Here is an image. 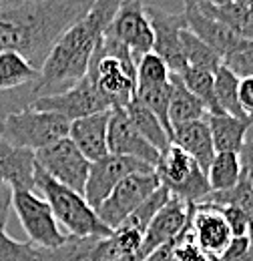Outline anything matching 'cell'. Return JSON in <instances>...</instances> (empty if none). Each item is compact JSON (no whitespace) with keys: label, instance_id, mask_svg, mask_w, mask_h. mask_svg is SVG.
Wrapping results in <instances>:
<instances>
[{"label":"cell","instance_id":"24","mask_svg":"<svg viewBox=\"0 0 253 261\" xmlns=\"http://www.w3.org/2000/svg\"><path fill=\"white\" fill-rule=\"evenodd\" d=\"M195 4V2H191ZM197 6L211 18L219 20L221 24L229 27L233 33H237L241 38L253 40V12L241 2H229V4H207V2H197Z\"/></svg>","mask_w":253,"mask_h":261},{"label":"cell","instance_id":"41","mask_svg":"<svg viewBox=\"0 0 253 261\" xmlns=\"http://www.w3.org/2000/svg\"><path fill=\"white\" fill-rule=\"evenodd\" d=\"M183 2H207V4H217V6H221V4H229V2H233V0H183Z\"/></svg>","mask_w":253,"mask_h":261},{"label":"cell","instance_id":"33","mask_svg":"<svg viewBox=\"0 0 253 261\" xmlns=\"http://www.w3.org/2000/svg\"><path fill=\"white\" fill-rule=\"evenodd\" d=\"M223 65L227 66L235 76L245 79V76H253V40L243 38L225 59Z\"/></svg>","mask_w":253,"mask_h":261},{"label":"cell","instance_id":"15","mask_svg":"<svg viewBox=\"0 0 253 261\" xmlns=\"http://www.w3.org/2000/svg\"><path fill=\"white\" fill-rule=\"evenodd\" d=\"M107 147L111 155L133 157L143 163L157 165L159 153L157 149L135 129L125 109H111L109 117V130H107Z\"/></svg>","mask_w":253,"mask_h":261},{"label":"cell","instance_id":"22","mask_svg":"<svg viewBox=\"0 0 253 261\" xmlns=\"http://www.w3.org/2000/svg\"><path fill=\"white\" fill-rule=\"evenodd\" d=\"M209 111L207 107L191 93L183 85L181 76L177 72H171V100H169V123L171 129L185 125L191 121L207 119Z\"/></svg>","mask_w":253,"mask_h":261},{"label":"cell","instance_id":"14","mask_svg":"<svg viewBox=\"0 0 253 261\" xmlns=\"http://www.w3.org/2000/svg\"><path fill=\"white\" fill-rule=\"evenodd\" d=\"M189 233L197 249L209 261H217L229 247L233 235L223 219L221 211L213 205H191Z\"/></svg>","mask_w":253,"mask_h":261},{"label":"cell","instance_id":"18","mask_svg":"<svg viewBox=\"0 0 253 261\" xmlns=\"http://www.w3.org/2000/svg\"><path fill=\"white\" fill-rule=\"evenodd\" d=\"M183 14H185V20H187V29L195 36H199L205 44H209L215 53H219L221 59H225L243 40L239 34L233 33L229 27H225L219 20L207 16L197 4L185 2Z\"/></svg>","mask_w":253,"mask_h":261},{"label":"cell","instance_id":"9","mask_svg":"<svg viewBox=\"0 0 253 261\" xmlns=\"http://www.w3.org/2000/svg\"><path fill=\"white\" fill-rule=\"evenodd\" d=\"M159 187H161V183H159L155 171L129 175L109 193V197L100 205H96V215L100 217V221L107 227H119L147 197L157 191Z\"/></svg>","mask_w":253,"mask_h":261},{"label":"cell","instance_id":"34","mask_svg":"<svg viewBox=\"0 0 253 261\" xmlns=\"http://www.w3.org/2000/svg\"><path fill=\"white\" fill-rule=\"evenodd\" d=\"M0 261H36V247L31 241H16L0 229Z\"/></svg>","mask_w":253,"mask_h":261},{"label":"cell","instance_id":"11","mask_svg":"<svg viewBox=\"0 0 253 261\" xmlns=\"http://www.w3.org/2000/svg\"><path fill=\"white\" fill-rule=\"evenodd\" d=\"M145 12L153 27V53L165 61L171 72H183L187 68L181 48V31L187 29L185 14L169 12L155 4H145Z\"/></svg>","mask_w":253,"mask_h":261},{"label":"cell","instance_id":"2","mask_svg":"<svg viewBox=\"0 0 253 261\" xmlns=\"http://www.w3.org/2000/svg\"><path fill=\"white\" fill-rule=\"evenodd\" d=\"M121 2L93 0L87 14L57 38L40 66V97L63 93L87 74L96 42L109 29Z\"/></svg>","mask_w":253,"mask_h":261},{"label":"cell","instance_id":"19","mask_svg":"<svg viewBox=\"0 0 253 261\" xmlns=\"http://www.w3.org/2000/svg\"><path fill=\"white\" fill-rule=\"evenodd\" d=\"M34 151L16 147L0 137V179H4L14 191H34Z\"/></svg>","mask_w":253,"mask_h":261},{"label":"cell","instance_id":"43","mask_svg":"<svg viewBox=\"0 0 253 261\" xmlns=\"http://www.w3.org/2000/svg\"><path fill=\"white\" fill-rule=\"evenodd\" d=\"M117 261H137L135 257H123V259H117Z\"/></svg>","mask_w":253,"mask_h":261},{"label":"cell","instance_id":"21","mask_svg":"<svg viewBox=\"0 0 253 261\" xmlns=\"http://www.w3.org/2000/svg\"><path fill=\"white\" fill-rule=\"evenodd\" d=\"M215 153H239L247 141V130L253 127V119H239L231 115H209L207 117Z\"/></svg>","mask_w":253,"mask_h":261},{"label":"cell","instance_id":"5","mask_svg":"<svg viewBox=\"0 0 253 261\" xmlns=\"http://www.w3.org/2000/svg\"><path fill=\"white\" fill-rule=\"evenodd\" d=\"M70 121L50 111H38L34 107H24L20 111L10 113L0 129V137L8 143L29 149L40 151L64 137H68Z\"/></svg>","mask_w":253,"mask_h":261},{"label":"cell","instance_id":"3","mask_svg":"<svg viewBox=\"0 0 253 261\" xmlns=\"http://www.w3.org/2000/svg\"><path fill=\"white\" fill-rule=\"evenodd\" d=\"M87 76L111 109H125L137 93V61L123 42L103 34L96 42Z\"/></svg>","mask_w":253,"mask_h":261},{"label":"cell","instance_id":"10","mask_svg":"<svg viewBox=\"0 0 253 261\" xmlns=\"http://www.w3.org/2000/svg\"><path fill=\"white\" fill-rule=\"evenodd\" d=\"M105 33L123 42L135 61H139L147 53H153V27L145 12L143 0H123Z\"/></svg>","mask_w":253,"mask_h":261},{"label":"cell","instance_id":"39","mask_svg":"<svg viewBox=\"0 0 253 261\" xmlns=\"http://www.w3.org/2000/svg\"><path fill=\"white\" fill-rule=\"evenodd\" d=\"M239 105L243 113L253 119V76L239 79Z\"/></svg>","mask_w":253,"mask_h":261},{"label":"cell","instance_id":"40","mask_svg":"<svg viewBox=\"0 0 253 261\" xmlns=\"http://www.w3.org/2000/svg\"><path fill=\"white\" fill-rule=\"evenodd\" d=\"M239 161H241V171L245 177L253 179V137L247 139L239 151Z\"/></svg>","mask_w":253,"mask_h":261},{"label":"cell","instance_id":"37","mask_svg":"<svg viewBox=\"0 0 253 261\" xmlns=\"http://www.w3.org/2000/svg\"><path fill=\"white\" fill-rule=\"evenodd\" d=\"M217 261H253V251L247 237H233L229 247Z\"/></svg>","mask_w":253,"mask_h":261},{"label":"cell","instance_id":"30","mask_svg":"<svg viewBox=\"0 0 253 261\" xmlns=\"http://www.w3.org/2000/svg\"><path fill=\"white\" fill-rule=\"evenodd\" d=\"M179 76H181L183 85H185L191 93L207 107L209 115H223L221 109H219L217 102H215V93H213V72L187 66L183 72H179Z\"/></svg>","mask_w":253,"mask_h":261},{"label":"cell","instance_id":"7","mask_svg":"<svg viewBox=\"0 0 253 261\" xmlns=\"http://www.w3.org/2000/svg\"><path fill=\"white\" fill-rule=\"evenodd\" d=\"M12 209L34 247L50 249L64 241L66 235L61 231L44 197H38L34 191H14Z\"/></svg>","mask_w":253,"mask_h":261},{"label":"cell","instance_id":"36","mask_svg":"<svg viewBox=\"0 0 253 261\" xmlns=\"http://www.w3.org/2000/svg\"><path fill=\"white\" fill-rule=\"evenodd\" d=\"M171 261H209L199 249H197V245L193 243L189 227H187V231L179 237V241H177V245H175V249H173Z\"/></svg>","mask_w":253,"mask_h":261},{"label":"cell","instance_id":"6","mask_svg":"<svg viewBox=\"0 0 253 261\" xmlns=\"http://www.w3.org/2000/svg\"><path fill=\"white\" fill-rule=\"evenodd\" d=\"M155 173L161 187H165L171 197H177L189 205H197L203 197L211 193L205 171L189 153L173 143L159 155Z\"/></svg>","mask_w":253,"mask_h":261},{"label":"cell","instance_id":"44","mask_svg":"<svg viewBox=\"0 0 253 261\" xmlns=\"http://www.w3.org/2000/svg\"><path fill=\"white\" fill-rule=\"evenodd\" d=\"M251 181H253V179H251Z\"/></svg>","mask_w":253,"mask_h":261},{"label":"cell","instance_id":"26","mask_svg":"<svg viewBox=\"0 0 253 261\" xmlns=\"http://www.w3.org/2000/svg\"><path fill=\"white\" fill-rule=\"evenodd\" d=\"M213 93H215V102L223 115L247 119V115L239 105V76H235L225 65L213 72Z\"/></svg>","mask_w":253,"mask_h":261},{"label":"cell","instance_id":"25","mask_svg":"<svg viewBox=\"0 0 253 261\" xmlns=\"http://www.w3.org/2000/svg\"><path fill=\"white\" fill-rule=\"evenodd\" d=\"M125 111L129 119H131V123L135 125V129L139 130L159 153H163L171 145V135L161 125V121L155 117V113H151L139 98H133L125 107Z\"/></svg>","mask_w":253,"mask_h":261},{"label":"cell","instance_id":"42","mask_svg":"<svg viewBox=\"0 0 253 261\" xmlns=\"http://www.w3.org/2000/svg\"><path fill=\"white\" fill-rule=\"evenodd\" d=\"M247 239H249V247H251V251H253V223H251V227H249V233H247Z\"/></svg>","mask_w":253,"mask_h":261},{"label":"cell","instance_id":"27","mask_svg":"<svg viewBox=\"0 0 253 261\" xmlns=\"http://www.w3.org/2000/svg\"><path fill=\"white\" fill-rule=\"evenodd\" d=\"M211 191H227L241 179V161L239 153H215L209 169L205 171Z\"/></svg>","mask_w":253,"mask_h":261},{"label":"cell","instance_id":"8","mask_svg":"<svg viewBox=\"0 0 253 261\" xmlns=\"http://www.w3.org/2000/svg\"><path fill=\"white\" fill-rule=\"evenodd\" d=\"M34 157H36V165L55 181H59L61 185L77 193L85 191L89 171H91V161L77 149V145L68 137L36 151Z\"/></svg>","mask_w":253,"mask_h":261},{"label":"cell","instance_id":"12","mask_svg":"<svg viewBox=\"0 0 253 261\" xmlns=\"http://www.w3.org/2000/svg\"><path fill=\"white\" fill-rule=\"evenodd\" d=\"M32 107L38 109V111L57 113V115H61L68 121H77V119H83V117H89V115L111 109L107 105V100L103 98V95L98 93L95 83L87 74L63 93L36 98L32 102Z\"/></svg>","mask_w":253,"mask_h":261},{"label":"cell","instance_id":"31","mask_svg":"<svg viewBox=\"0 0 253 261\" xmlns=\"http://www.w3.org/2000/svg\"><path fill=\"white\" fill-rule=\"evenodd\" d=\"M135 98H139L151 113H155L161 125L169 135H173L169 123V100H171V79L165 85H151V87H137Z\"/></svg>","mask_w":253,"mask_h":261},{"label":"cell","instance_id":"13","mask_svg":"<svg viewBox=\"0 0 253 261\" xmlns=\"http://www.w3.org/2000/svg\"><path fill=\"white\" fill-rule=\"evenodd\" d=\"M149 171H155V167L149 163H143L139 159H133V157H121V155H111L109 153L107 157L91 163L89 179H87L83 195L89 201L91 207H96L129 175L149 173Z\"/></svg>","mask_w":253,"mask_h":261},{"label":"cell","instance_id":"17","mask_svg":"<svg viewBox=\"0 0 253 261\" xmlns=\"http://www.w3.org/2000/svg\"><path fill=\"white\" fill-rule=\"evenodd\" d=\"M109 117H111V109L83 117V119H77V121H70L68 139L77 145V149L91 163L109 155V147H107Z\"/></svg>","mask_w":253,"mask_h":261},{"label":"cell","instance_id":"35","mask_svg":"<svg viewBox=\"0 0 253 261\" xmlns=\"http://www.w3.org/2000/svg\"><path fill=\"white\" fill-rule=\"evenodd\" d=\"M221 211L223 219L227 223V227L231 231L233 237H247L249 227H251V219L247 217L245 211H241L239 207H217Z\"/></svg>","mask_w":253,"mask_h":261},{"label":"cell","instance_id":"4","mask_svg":"<svg viewBox=\"0 0 253 261\" xmlns=\"http://www.w3.org/2000/svg\"><path fill=\"white\" fill-rule=\"evenodd\" d=\"M34 191H40L53 209L57 223H61L68 235L77 237H109L113 229L107 227L96 215L95 207L89 205L83 193H77L55 181L38 165L34 171Z\"/></svg>","mask_w":253,"mask_h":261},{"label":"cell","instance_id":"1","mask_svg":"<svg viewBox=\"0 0 253 261\" xmlns=\"http://www.w3.org/2000/svg\"><path fill=\"white\" fill-rule=\"evenodd\" d=\"M93 0H0V129L40 98V66Z\"/></svg>","mask_w":253,"mask_h":261},{"label":"cell","instance_id":"32","mask_svg":"<svg viewBox=\"0 0 253 261\" xmlns=\"http://www.w3.org/2000/svg\"><path fill=\"white\" fill-rule=\"evenodd\" d=\"M171 79V70L165 61L155 53H147L137 61V87H151L165 85Z\"/></svg>","mask_w":253,"mask_h":261},{"label":"cell","instance_id":"29","mask_svg":"<svg viewBox=\"0 0 253 261\" xmlns=\"http://www.w3.org/2000/svg\"><path fill=\"white\" fill-rule=\"evenodd\" d=\"M199 203L213 205V207H239L241 211L247 213V217L253 223V181L249 177L241 175L237 185H233L227 191H211L207 197H203ZM197 203V205H199Z\"/></svg>","mask_w":253,"mask_h":261},{"label":"cell","instance_id":"23","mask_svg":"<svg viewBox=\"0 0 253 261\" xmlns=\"http://www.w3.org/2000/svg\"><path fill=\"white\" fill-rule=\"evenodd\" d=\"M100 237L66 235L64 241L50 249L36 247V261H100Z\"/></svg>","mask_w":253,"mask_h":261},{"label":"cell","instance_id":"16","mask_svg":"<svg viewBox=\"0 0 253 261\" xmlns=\"http://www.w3.org/2000/svg\"><path fill=\"white\" fill-rule=\"evenodd\" d=\"M189 203H185V201H181L177 197H171L161 207V211L153 217V221L149 223L137 259L143 261L149 253H153L157 247L173 241V239H177L183 231H187V227H189Z\"/></svg>","mask_w":253,"mask_h":261},{"label":"cell","instance_id":"28","mask_svg":"<svg viewBox=\"0 0 253 261\" xmlns=\"http://www.w3.org/2000/svg\"><path fill=\"white\" fill-rule=\"evenodd\" d=\"M181 48H183L185 63L191 68H201V70L215 72L223 65L221 55L215 53L209 44H205L199 36H195L189 29L181 31Z\"/></svg>","mask_w":253,"mask_h":261},{"label":"cell","instance_id":"20","mask_svg":"<svg viewBox=\"0 0 253 261\" xmlns=\"http://www.w3.org/2000/svg\"><path fill=\"white\" fill-rule=\"evenodd\" d=\"M171 143L181 147L185 153H189L203 171L209 169V165L215 157L213 137H211V129H209L207 119L191 121V123H185V125L173 127Z\"/></svg>","mask_w":253,"mask_h":261},{"label":"cell","instance_id":"38","mask_svg":"<svg viewBox=\"0 0 253 261\" xmlns=\"http://www.w3.org/2000/svg\"><path fill=\"white\" fill-rule=\"evenodd\" d=\"M12 199H14V189L4 179H0V229H4L8 223V215L12 211Z\"/></svg>","mask_w":253,"mask_h":261}]
</instances>
